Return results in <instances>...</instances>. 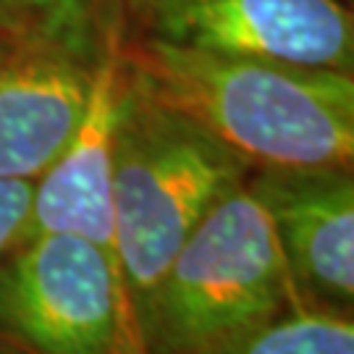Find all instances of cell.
<instances>
[{
	"mask_svg": "<svg viewBox=\"0 0 354 354\" xmlns=\"http://www.w3.org/2000/svg\"><path fill=\"white\" fill-rule=\"evenodd\" d=\"M118 3L131 37L354 74V16L342 0Z\"/></svg>",
	"mask_w": 354,
	"mask_h": 354,
	"instance_id": "5b68a950",
	"label": "cell"
},
{
	"mask_svg": "<svg viewBox=\"0 0 354 354\" xmlns=\"http://www.w3.org/2000/svg\"><path fill=\"white\" fill-rule=\"evenodd\" d=\"M124 64L250 171L352 168L354 74L197 50L124 29Z\"/></svg>",
	"mask_w": 354,
	"mask_h": 354,
	"instance_id": "6da1fadb",
	"label": "cell"
},
{
	"mask_svg": "<svg viewBox=\"0 0 354 354\" xmlns=\"http://www.w3.org/2000/svg\"><path fill=\"white\" fill-rule=\"evenodd\" d=\"M205 354H354L352 315L289 310Z\"/></svg>",
	"mask_w": 354,
	"mask_h": 354,
	"instance_id": "9c48e42d",
	"label": "cell"
},
{
	"mask_svg": "<svg viewBox=\"0 0 354 354\" xmlns=\"http://www.w3.org/2000/svg\"><path fill=\"white\" fill-rule=\"evenodd\" d=\"M244 184L273 223L299 302L307 310L352 315V168L250 171Z\"/></svg>",
	"mask_w": 354,
	"mask_h": 354,
	"instance_id": "52a82bcc",
	"label": "cell"
},
{
	"mask_svg": "<svg viewBox=\"0 0 354 354\" xmlns=\"http://www.w3.org/2000/svg\"><path fill=\"white\" fill-rule=\"evenodd\" d=\"M102 32H55L8 39L0 58V178L37 181L87 113Z\"/></svg>",
	"mask_w": 354,
	"mask_h": 354,
	"instance_id": "8992f818",
	"label": "cell"
},
{
	"mask_svg": "<svg viewBox=\"0 0 354 354\" xmlns=\"http://www.w3.org/2000/svg\"><path fill=\"white\" fill-rule=\"evenodd\" d=\"M342 3H346V6H352V0H342Z\"/></svg>",
	"mask_w": 354,
	"mask_h": 354,
	"instance_id": "5bb4252c",
	"label": "cell"
},
{
	"mask_svg": "<svg viewBox=\"0 0 354 354\" xmlns=\"http://www.w3.org/2000/svg\"><path fill=\"white\" fill-rule=\"evenodd\" d=\"M124 16L111 26L87 113L58 160L35 181L26 239L71 234L115 252L113 137L124 87Z\"/></svg>",
	"mask_w": 354,
	"mask_h": 354,
	"instance_id": "ba28073f",
	"label": "cell"
},
{
	"mask_svg": "<svg viewBox=\"0 0 354 354\" xmlns=\"http://www.w3.org/2000/svg\"><path fill=\"white\" fill-rule=\"evenodd\" d=\"M35 181L0 178V263L26 239Z\"/></svg>",
	"mask_w": 354,
	"mask_h": 354,
	"instance_id": "8fae6325",
	"label": "cell"
},
{
	"mask_svg": "<svg viewBox=\"0 0 354 354\" xmlns=\"http://www.w3.org/2000/svg\"><path fill=\"white\" fill-rule=\"evenodd\" d=\"M250 168L205 129L171 111L124 64L113 137L115 252L137 315L178 247Z\"/></svg>",
	"mask_w": 354,
	"mask_h": 354,
	"instance_id": "7a4b0ae2",
	"label": "cell"
},
{
	"mask_svg": "<svg viewBox=\"0 0 354 354\" xmlns=\"http://www.w3.org/2000/svg\"><path fill=\"white\" fill-rule=\"evenodd\" d=\"M118 13V0H0V37L102 32Z\"/></svg>",
	"mask_w": 354,
	"mask_h": 354,
	"instance_id": "30bf717a",
	"label": "cell"
},
{
	"mask_svg": "<svg viewBox=\"0 0 354 354\" xmlns=\"http://www.w3.org/2000/svg\"><path fill=\"white\" fill-rule=\"evenodd\" d=\"M0 354H21V352H16V349H11V346H6V344H0Z\"/></svg>",
	"mask_w": 354,
	"mask_h": 354,
	"instance_id": "7c38bea8",
	"label": "cell"
},
{
	"mask_svg": "<svg viewBox=\"0 0 354 354\" xmlns=\"http://www.w3.org/2000/svg\"><path fill=\"white\" fill-rule=\"evenodd\" d=\"M3 50H6V39L0 37V58H3Z\"/></svg>",
	"mask_w": 354,
	"mask_h": 354,
	"instance_id": "4fadbf2b",
	"label": "cell"
},
{
	"mask_svg": "<svg viewBox=\"0 0 354 354\" xmlns=\"http://www.w3.org/2000/svg\"><path fill=\"white\" fill-rule=\"evenodd\" d=\"M289 310L307 307L266 207L241 184L178 247L142 304L140 326L150 354H205Z\"/></svg>",
	"mask_w": 354,
	"mask_h": 354,
	"instance_id": "3957f363",
	"label": "cell"
},
{
	"mask_svg": "<svg viewBox=\"0 0 354 354\" xmlns=\"http://www.w3.org/2000/svg\"><path fill=\"white\" fill-rule=\"evenodd\" d=\"M0 344L21 354H150L118 257L71 234L0 263Z\"/></svg>",
	"mask_w": 354,
	"mask_h": 354,
	"instance_id": "277c9868",
	"label": "cell"
}]
</instances>
